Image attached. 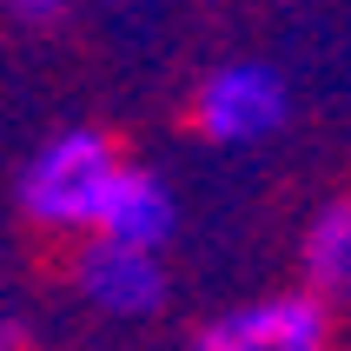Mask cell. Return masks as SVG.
I'll use <instances>...</instances> for the list:
<instances>
[{
	"label": "cell",
	"instance_id": "obj_6",
	"mask_svg": "<svg viewBox=\"0 0 351 351\" xmlns=\"http://www.w3.org/2000/svg\"><path fill=\"white\" fill-rule=\"evenodd\" d=\"M298 278L318 298L351 305V199H325L298 239Z\"/></svg>",
	"mask_w": 351,
	"mask_h": 351
},
{
	"label": "cell",
	"instance_id": "obj_3",
	"mask_svg": "<svg viewBox=\"0 0 351 351\" xmlns=\"http://www.w3.org/2000/svg\"><path fill=\"white\" fill-rule=\"evenodd\" d=\"M292 119V86L265 60H226L193 86V126L213 146H258Z\"/></svg>",
	"mask_w": 351,
	"mask_h": 351
},
{
	"label": "cell",
	"instance_id": "obj_7",
	"mask_svg": "<svg viewBox=\"0 0 351 351\" xmlns=\"http://www.w3.org/2000/svg\"><path fill=\"white\" fill-rule=\"evenodd\" d=\"M66 7H73V0H7V14H14L20 27H53V20H66Z\"/></svg>",
	"mask_w": 351,
	"mask_h": 351
},
{
	"label": "cell",
	"instance_id": "obj_4",
	"mask_svg": "<svg viewBox=\"0 0 351 351\" xmlns=\"http://www.w3.org/2000/svg\"><path fill=\"white\" fill-rule=\"evenodd\" d=\"M332 298H318L305 278L292 292H265L245 298L232 312H219L199 325V345L206 351H318L332 345Z\"/></svg>",
	"mask_w": 351,
	"mask_h": 351
},
{
	"label": "cell",
	"instance_id": "obj_1",
	"mask_svg": "<svg viewBox=\"0 0 351 351\" xmlns=\"http://www.w3.org/2000/svg\"><path fill=\"white\" fill-rule=\"evenodd\" d=\"M119 166L126 159H119V146L99 126H66V133L40 139L34 159L20 166V219L40 226V232L93 239Z\"/></svg>",
	"mask_w": 351,
	"mask_h": 351
},
{
	"label": "cell",
	"instance_id": "obj_5",
	"mask_svg": "<svg viewBox=\"0 0 351 351\" xmlns=\"http://www.w3.org/2000/svg\"><path fill=\"white\" fill-rule=\"evenodd\" d=\"M99 232L106 239H126V245H173L179 232V199L173 186L146 166H119L113 193H106V213H99Z\"/></svg>",
	"mask_w": 351,
	"mask_h": 351
},
{
	"label": "cell",
	"instance_id": "obj_2",
	"mask_svg": "<svg viewBox=\"0 0 351 351\" xmlns=\"http://www.w3.org/2000/svg\"><path fill=\"white\" fill-rule=\"evenodd\" d=\"M73 292L80 305L106 325H153L173 298V278H166V252L159 245H126V239L93 232L73 258Z\"/></svg>",
	"mask_w": 351,
	"mask_h": 351
}]
</instances>
